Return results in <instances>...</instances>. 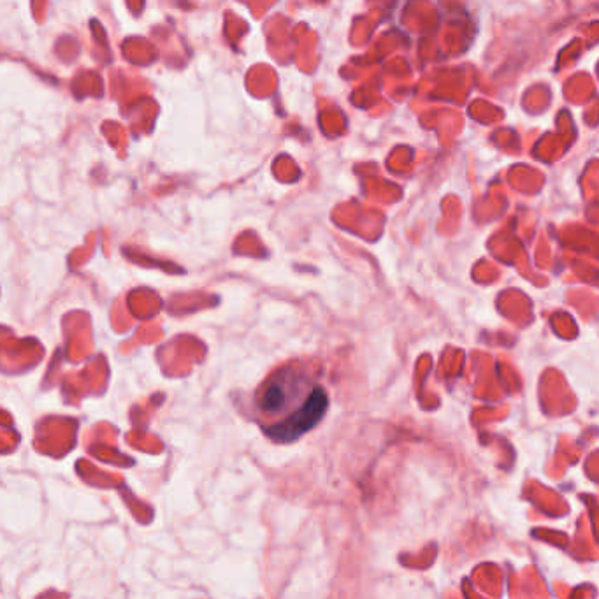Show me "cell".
I'll return each instance as SVG.
<instances>
[{
	"label": "cell",
	"mask_w": 599,
	"mask_h": 599,
	"mask_svg": "<svg viewBox=\"0 0 599 599\" xmlns=\"http://www.w3.org/2000/svg\"><path fill=\"white\" fill-rule=\"evenodd\" d=\"M329 406L320 376L303 362L273 371L253 394V413L260 429L278 443H292L317 427Z\"/></svg>",
	"instance_id": "1"
}]
</instances>
